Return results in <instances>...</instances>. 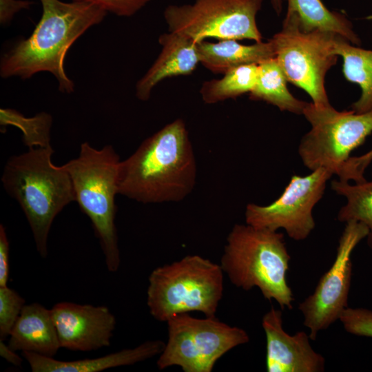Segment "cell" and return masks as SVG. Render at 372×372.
<instances>
[{"instance_id":"10","label":"cell","mask_w":372,"mask_h":372,"mask_svg":"<svg viewBox=\"0 0 372 372\" xmlns=\"http://www.w3.org/2000/svg\"><path fill=\"white\" fill-rule=\"evenodd\" d=\"M262 0H195L192 3L169 5L164 10L169 32L194 42L215 38L250 39L262 42L256 15Z\"/></svg>"},{"instance_id":"31","label":"cell","mask_w":372,"mask_h":372,"mask_svg":"<svg viewBox=\"0 0 372 372\" xmlns=\"http://www.w3.org/2000/svg\"><path fill=\"white\" fill-rule=\"evenodd\" d=\"M356 161L360 167L366 169L372 162V149L363 155L357 156Z\"/></svg>"},{"instance_id":"29","label":"cell","mask_w":372,"mask_h":372,"mask_svg":"<svg viewBox=\"0 0 372 372\" xmlns=\"http://www.w3.org/2000/svg\"><path fill=\"white\" fill-rule=\"evenodd\" d=\"M23 6L22 0H0V14L3 17H12L19 12Z\"/></svg>"},{"instance_id":"5","label":"cell","mask_w":372,"mask_h":372,"mask_svg":"<svg viewBox=\"0 0 372 372\" xmlns=\"http://www.w3.org/2000/svg\"><path fill=\"white\" fill-rule=\"evenodd\" d=\"M120 162L112 146L97 149L84 142L79 156L62 165L71 178L75 201L92 223L111 272L116 271L121 262L115 225Z\"/></svg>"},{"instance_id":"18","label":"cell","mask_w":372,"mask_h":372,"mask_svg":"<svg viewBox=\"0 0 372 372\" xmlns=\"http://www.w3.org/2000/svg\"><path fill=\"white\" fill-rule=\"evenodd\" d=\"M236 41L225 39L211 43L203 40L196 43L200 63L212 72L224 74L241 65L259 64L276 56L271 39L249 45Z\"/></svg>"},{"instance_id":"30","label":"cell","mask_w":372,"mask_h":372,"mask_svg":"<svg viewBox=\"0 0 372 372\" xmlns=\"http://www.w3.org/2000/svg\"><path fill=\"white\" fill-rule=\"evenodd\" d=\"M0 355L5 359L8 362L19 366L22 363V358L19 357L15 351L12 349L8 344H6L3 340H0Z\"/></svg>"},{"instance_id":"6","label":"cell","mask_w":372,"mask_h":372,"mask_svg":"<svg viewBox=\"0 0 372 372\" xmlns=\"http://www.w3.org/2000/svg\"><path fill=\"white\" fill-rule=\"evenodd\" d=\"M220 265L198 255H188L158 267L149 276L147 304L158 321L198 311L215 316L224 289Z\"/></svg>"},{"instance_id":"14","label":"cell","mask_w":372,"mask_h":372,"mask_svg":"<svg viewBox=\"0 0 372 372\" xmlns=\"http://www.w3.org/2000/svg\"><path fill=\"white\" fill-rule=\"evenodd\" d=\"M262 325L266 335L268 372L324 371V358L313 349L309 335L298 331L291 335L285 331L281 311L271 308L263 316Z\"/></svg>"},{"instance_id":"19","label":"cell","mask_w":372,"mask_h":372,"mask_svg":"<svg viewBox=\"0 0 372 372\" xmlns=\"http://www.w3.org/2000/svg\"><path fill=\"white\" fill-rule=\"evenodd\" d=\"M285 1L288 3L287 12L295 15L301 30L332 32L353 45H360V40L353 31L350 21L342 14L328 10L321 0Z\"/></svg>"},{"instance_id":"9","label":"cell","mask_w":372,"mask_h":372,"mask_svg":"<svg viewBox=\"0 0 372 372\" xmlns=\"http://www.w3.org/2000/svg\"><path fill=\"white\" fill-rule=\"evenodd\" d=\"M339 36L320 30L304 32L295 15L287 12L282 30L271 39L287 81L305 91L315 105H330L324 79L339 56L335 53Z\"/></svg>"},{"instance_id":"22","label":"cell","mask_w":372,"mask_h":372,"mask_svg":"<svg viewBox=\"0 0 372 372\" xmlns=\"http://www.w3.org/2000/svg\"><path fill=\"white\" fill-rule=\"evenodd\" d=\"M331 188L347 200L338 214V220L344 223L357 221L364 224L369 230L367 243L372 250V178L353 184L334 180L331 183Z\"/></svg>"},{"instance_id":"8","label":"cell","mask_w":372,"mask_h":372,"mask_svg":"<svg viewBox=\"0 0 372 372\" xmlns=\"http://www.w3.org/2000/svg\"><path fill=\"white\" fill-rule=\"evenodd\" d=\"M302 114L311 130L302 138L298 154L311 171L323 168L338 176L351 153L372 133V112H340L331 104L307 103Z\"/></svg>"},{"instance_id":"27","label":"cell","mask_w":372,"mask_h":372,"mask_svg":"<svg viewBox=\"0 0 372 372\" xmlns=\"http://www.w3.org/2000/svg\"><path fill=\"white\" fill-rule=\"evenodd\" d=\"M87 1L99 4L107 12L118 17H131L141 10L152 0H72Z\"/></svg>"},{"instance_id":"4","label":"cell","mask_w":372,"mask_h":372,"mask_svg":"<svg viewBox=\"0 0 372 372\" xmlns=\"http://www.w3.org/2000/svg\"><path fill=\"white\" fill-rule=\"evenodd\" d=\"M290 258L282 233L236 224L227 237L220 265L236 287H258L265 298L291 309L294 298L287 280Z\"/></svg>"},{"instance_id":"2","label":"cell","mask_w":372,"mask_h":372,"mask_svg":"<svg viewBox=\"0 0 372 372\" xmlns=\"http://www.w3.org/2000/svg\"><path fill=\"white\" fill-rule=\"evenodd\" d=\"M42 13L32 34L19 40L0 61V75L28 79L41 72L56 78L59 90L70 94L73 81L65 70L66 54L89 28L99 24L108 13L99 4L87 1L39 0Z\"/></svg>"},{"instance_id":"26","label":"cell","mask_w":372,"mask_h":372,"mask_svg":"<svg viewBox=\"0 0 372 372\" xmlns=\"http://www.w3.org/2000/svg\"><path fill=\"white\" fill-rule=\"evenodd\" d=\"M339 320L346 331L355 335L372 338V310L347 307Z\"/></svg>"},{"instance_id":"23","label":"cell","mask_w":372,"mask_h":372,"mask_svg":"<svg viewBox=\"0 0 372 372\" xmlns=\"http://www.w3.org/2000/svg\"><path fill=\"white\" fill-rule=\"evenodd\" d=\"M258 72V64L231 69L220 79L205 81L200 89L201 98L205 103L214 104L250 93L256 83Z\"/></svg>"},{"instance_id":"12","label":"cell","mask_w":372,"mask_h":372,"mask_svg":"<svg viewBox=\"0 0 372 372\" xmlns=\"http://www.w3.org/2000/svg\"><path fill=\"white\" fill-rule=\"evenodd\" d=\"M368 234V228L362 223H346L333 263L321 277L314 292L299 304L298 309L304 316V325L310 331L311 340H315L319 331L339 320L342 311L348 307L351 254Z\"/></svg>"},{"instance_id":"24","label":"cell","mask_w":372,"mask_h":372,"mask_svg":"<svg viewBox=\"0 0 372 372\" xmlns=\"http://www.w3.org/2000/svg\"><path fill=\"white\" fill-rule=\"evenodd\" d=\"M1 125H14L23 133V142L29 147H47L50 144L52 117L42 112L32 118H25L10 109H1Z\"/></svg>"},{"instance_id":"1","label":"cell","mask_w":372,"mask_h":372,"mask_svg":"<svg viewBox=\"0 0 372 372\" xmlns=\"http://www.w3.org/2000/svg\"><path fill=\"white\" fill-rule=\"evenodd\" d=\"M197 165L181 118L167 124L121 161L118 193L138 203L179 202L193 190Z\"/></svg>"},{"instance_id":"20","label":"cell","mask_w":372,"mask_h":372,"mask_svg":"<svg viewBox=\"0 0 372 372\" xmlns=\"http://www.w3.org/2000/svg\"><path fill=\"white\" fill-rule=\"evenodd\" d=\"M287 78L276 57L258 64V72L249 98L276 106L282 111L302 114L307 102L295 98L287 85Z\"/></svg>"},{"instance_id":"15","label":"cell","mask_w":372,"mask_h":372,"mask_svg":"<svg viewBox=\"0 0 372 372\" xmlns=\"http://www.w3.org/2000/svg\"><path fill=\"white\" fill-rule=\"evenodd\" d=\"M161 51L136 85V96L147 101L154 87L172 76L188 75L200 63L196 43L182 34L169 32L158 38Z\"/></svg>"},{"instance_id":"32","label":"cell","mask_w":372,"mask_h":372,"mask_svg":"<svg viewBox=\"0 0 372 372\" xmlns=\"http://www.w3.org/2000/svg\"><path fill=\"white\" fill-rule=\"evenodd\" d=\"M271 3L276 14H279L282 11V0H271Z\"/></svg>"},{"instance_id":"7","label":"cell","mask_w":372,"mask_h":372,"mask_svg":"<svg viewBox=\"0 0 372 372\" xmlns=\"http://www.w3.org/2000/svg\"><path fill=\"white\" fill-rule=\"evenodd\" d=\"M166 322L168 338L156 362L161 370L178 366L185 372H211L223 355L249 340L244 329L215 316L198 318L185 313Z\"/></svg>"},{"instance_id":"17","label":"cell","mask_w":372,"mask_h":372,"mask_svg":"<svg viewBox=\"0 0 372 372\" xmlns=\"http://www.w3.org/2000/svg\"><path fill=\"white\" fill-rule=\"evenodd\" d=\"M9 337L15 351L53 357L61 348L51 310L37 302L24 305Z\"/></svg>"},{"instance_id":"11","label":"cell","mask_w":372,"mask_h":372,"mask_svg":"<svg viewBox=\"0 0 372 372\" xmlns=\"http://www.w3.org/2000/svg\"><path fill=\"white\" fill-rule=\"evenodd\" d=\"M332 175L323 168L304 176L293 175L282 194L271 204L247 205L246 223L271 231L283 229L295 240L307 238L316 225L313 209L322 198Z\"/></svg>"},{"instance_id":"16","label":"cell","mask_w":372,"mask_h":372,"mask_svg":"<svg viewBox=\"0 0 372 372\" xmlns=\"http://www.w3.org/2000/svg\"><path fill=\"white\" fill-rule=\"evenodd\" d=\"M165 342L161 340L145 341L138 346L125 349L96 358L61 361L30 351L22 355L33 372H99L111 368L132 365L160 355Z\"/></svg>"},{"instance_id":"28","label":"cell","mask_w":372,"mask_h":372,"mask_svg":"<svg viewBox=\"0 0 372 372\" xmlns=\"http://www.w3.org/2000/svg\"><path fill=\"white\" fill-rule=\"evenodd\" d=\"M9 240L4 226L0 225V287L8 286L10 273Z\"/></svg>"},{"instance_id":"21","label":"cell","mask_w":372,"mask_h":372,"mask_svg":"<svg viewBox=\"0 0 372 372\" xmlns=\"http://www.w3.org/2000/svg\"><path fill=\"white\" fill-rule=\"evenodd\" d=\"M335 53L342 57L346 79L361 88L360 97L351 105V110L358 114L372 112V50L353 45L339 36Z\"/></svg>"},{"instance_id":"13","label":"cell","mask_w":372,"mask_h":372,"mask_svg":"<svg viewBox=\"0 0 372 372\" xmlns=\"http://www.w3.org/2000/svg\"><path fill=\"white\" fill-rule=\"evenodd\" d=\"M50 310L61 348L90 351L110 345L116 318L107 307L62 302Z\"/></svg>"},{"instance_id":"25","label":"cell","mask_w":372,"mask_h":372,"mask_svg":"<svg viewBox=\"0 0 372 372\" xmlns=\"http://www.w3.org/2000/svg\"><path fill=\"white\" fill-rule=\"evenodd\" d=\"M25 300L14 289L0 287V340H4L19 317Z\"/></svg>"},{"instance_id":"3","label":"cell","mask_w":372,"mask_h":372,"mask_svg":"<svg viewBox=\"0 0 372 372\" xmlns=\"http://www.w3.org/2000/svg\"><path fill=\"white\" fill-rule=\"evenodd\" d=\"M53 153L51 145L29 147L8 160L1 176L3 188L22 209L43 258L55 217L76 200L71 178L62 165L52 163Z\"/></svg>"}]
</instances>
